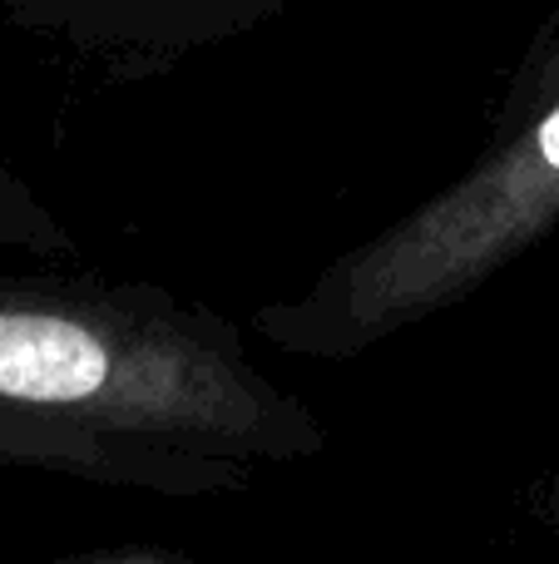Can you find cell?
<instances>
[{
  "mask_svg": "<svg viewBox=\"0 0 559 564\" xmlns=\"http://www.w3.org/2000/svg\"><path fill=\"white\" fill-rule=\"evenodd\" d=\"M0 406L248 466L332 446L233 322L154 282L0 273Z\"/></svg>",
  "mask_w": 559,
  "mask_h": 564,
  "instance_id": "1",
  "label": "cell"
},
{
  "mask_svg": "<svg viewBox=\"0 0 559 564\" xmlns=\"http://www.w3.org/2000/svg\"><path fill=\"white\" fill-rule=\"evenodd\" d=\"M559 218V99L520 119L451 188L342 253L297 297L263 302L253 332L287 357L352 361L465 302Z\"/></svg>",
  "mask_w": 559,
  "mask_h": 564,
  "instance_id": "2",
  "label": "cell"
},
{
  "mask_svg": "<svg viewBox=\"0 0 559 564\" xmlns=\"http://www.w3.org/2000/svg\"><path fill=\"white\" fill-rule=\"evenodd\" d=\"M287 6L293 0H0V15L109 75L139 79L253 35Z\"/></svg>",
  "mask_w": 559,
  "mask_h": 564,
  "instance_id": "3",
  "label": "cell"
},
{
  "mask_svg": "<svg viewBox=\"0 0 559 564\" xmlns=\"http://www.w3.org/2000/svg\"><path fill=\"white\" fill-rule=\"evenodd\" d=\"M0 466L45 470V476H69V480H89V486L164 496V500H213L253 486L248 460L105 436V431L15 406H0Z\"/></svg>",
  "mask_w": 559,
  "mask_h": 564,
  "instance_id": "4",
  "label": "cell"
},
{
  "mask_svg": "<svg viewBox=\"0 0 559 564\" xmlns=\"http://www.w3.org/2000/svg\"><path fill=\"white\" fill-rule=\"evenodd\" d=\"M0 248H25V253H69L75 248L59 214L6 159H0Z\"/></svg>",
  "mask_w": 559,
  "mask_h": 564,
  "instance_id": "5",
  "label": "cell"
},
{
  "mask_svg": "<svg viewBox=\"0 0 559 564\" xmlns=\"http://www.w3.org/2000/svg\"><path fill=\"white\" fill-rule=\"evenodd\" d=\"M550 99H559V10H555L550 25H545V35L535 40L525 69L515 75L505 115H511V119H530L535 109H545Z\"/></svg>",
  "mask_w": 559,
  "mask_h": 564,
  "instance_id": "6",
  "label": "cell"
},
{
  "mask_svg": "<svg viewBox=\"0 0 559 564\" xmlns=\"http://www.w3.org/2000/svg\"><path fill=\"white\" fill-rule=\"evenodd\" d=\"M530 516L540 520L545 530H550V540H559V470L550 480H540L535 486V496H530Z\"/></svg>",
  "mask_w": 559,
  "mask_h": 564,
  "instance_id": "7",
  "label": "cell"
},
{
  "mask_svg": "<svg viewBox=\"0 0 559 564\" xmlns=\"http://www.w3.org/2000/svg\"><path fill=\"white\" fill-rule=\"evenodd\" d=\"M20 564H164V560H20Z\"/></svg>",
  "mask_w": 559,
  "mask_h": 564,
  "instance_id": "8",
  "label": "cell"
}]
</instances>
